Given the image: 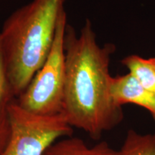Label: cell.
<instances>
[{
	"label": "cell",
	"mask_w": 155,
	"mask_h": 155,
	"mask_svg": "<svg viewBox=\"0 0 155 155\" xmlns=\"http://www.w3.org/2000/svg\"><path fill=\"white\" fill-rule=\"evenodd\" d=\"M43 155H119V152L106 141L89 147L83 139L70 136L55 141Z\"/></svg>",
	"instance_id": "obj_6"
},
{
	"label": "cell",
	"mask_w": 155,
	"mask_h": 155,
	"mask_svg": "<svg viewBox=\"0 0 155 155\" xmlns=\"http://www.w3.org/2000/svg\"><path fill=\"white\" fill-rule=\"evenodd\" d=\"M9 101L0 104V155L5 151L10 137V123L7 112V105Z\"/></svg>",
	"instance_id": "obj_9"
},
{
	"label": "cell",
	"mask_w": 155,
	"mask_h": 155,
	"mask_svg": "<svg viewBox=\"0 0 155 155\" xmlns=\"http://www.w3.org/2000/svg\"><path fill=\"white\" fill-rule=\"evenodd\" d=\"M10 137L2 155H43L61 137L72 136L73 127L62 114L38 115L21 107L16 99L7 105Z\"/></svg>",
	"instance_id": "obj_4"
},
{
	"label": "cell",
	"mask_w": 155,
	"mask_h": 155,
	"mask_svg": "<svg viewBox=\"0 0 155 155\" xmlns=\"http://www.w3.org/2000/svg\"><path fill=\"white\" fill-rule=\"evenodd\" d=\"M111 94L118 106L132 104L144 108L155 121V92L143 87L130 73L111 78Z\"/></svg>",
	"instance_id": "obj_5"
},
{
	"label": "cell",
	"mask_w": 155,
	"mask_h": 155,
	"mask_svg": "<svg viewBox=\"0 0 155 155\" xmlns=\"http://www.w3.org/2000/svg\"><path fill=\"white\" fill-rule=\"evenodd\" d=\"M66 0H32L12 13L0 32L6 73L16 99L49 55Z\"/></svg>",
	"instance_id": "obj_2"
},
{
	"label": "cell",
	"mask_w": 155,
	"mask_h": 155,
	"mask_svg": "<svg viewBox=\"0 0 155 155\" xmlns=\"http://www.w3.org/2000/svg\"><path fill=\"white\" fill-rule=\"evenodd\" d=\"M121 62L141 86L155 92V57L147 59L137 55H129Z\"/></svg>",
	"instance_id": "obj_7"
},
{
	"label": "cell",
	"mask_w": 155,
	"mask_h": 155,
	"mask_svg": "<svg viewBox=\"0 0 155 155\" xmlns=\"http://www.w3.org/2000/svg\"><path fill=\"white\" fill-rule=\"evenodd\" d=\"M12 99H15V98L11 91L10 86L7 80L2 50L0 42V104Z\"/></svg>",
	"instance_id": "obj_10"
},
{
	"label": "cell",
	"mask_w": 155,
	"mask_h": 155,
	"mask_svg": "<svg viewBox=\"0 0 155 155\" xmlns=\"http://www.w3.org/2000/svg\"><path fill=\"white\" fill-rule=\"evenodd\" d=\"M119 155H155V134L138 133L128 131Z\"/></svg>",
	"instance_id": "obj_8"
},
{
	"label": "cell",
	"mask_w": 155,
	"mask_h": 155,
	"mask_svg": "<svg viewBox=\"0 0 155 155\" xmlns=\"http://www.w3.org/2000/svg\"><path fill=\"white\" fill-rule=\"evenodd\" d=\"M68 25L65 10L58 19L53 46L42 66L25 91L16 98L21 107L38 115L62 113L65 83L64 37Z\"/></svg>",
	"instance_id": "obj_3"
},
{
	"label": "cell",
	"mask_w": 155,
	"mask_h": 155,
	"mask_svg": "<svg viewBox=\"0 0 155 155\" xmlns=\"http://www.w3.org/2000/svg\"><path fill=\"white\" fill-rule=\"evenodd\" d=\"M64 50L65 83L61 114L73 128L98 139L124 119L122 107L116 104L111 94L109 64L116 46H100L91 22L86 19L78 35L68 24Z\"/></svg>",
	"instance_id": "obj_1"
}]
</instances>
